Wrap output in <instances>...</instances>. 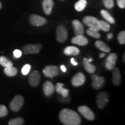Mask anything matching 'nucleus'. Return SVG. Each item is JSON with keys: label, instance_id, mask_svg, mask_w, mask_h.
Listing matches in <instances>:
<instances>
[{"label": "nucleus", "instance_id": "obj_1", "mask_svg": "<svg viewBox=\"0 0 125 125\" xmlns=\"http://www.w3.org/2000/svg\"><path fill=\"white\" fill-rule=\"evenodd\" d=\"M59 119L63 125H79L81 124V118L75 111L68 108L62 109L59 114Z\"/></svg>", "mask_w": 125, "mask_h": 125}, {"label": "nucleus", "instance_id": "obj_2", "mask_svg": "<svg viewBox=\"0 0 125 125\" xmlns=\"http://www.w3.org/2000/svg\"><path fill=\"white\" fill-rule=\"evenodd\" d=\"M24 98L21 95H16L9 104V107L12 111L18 112L24 104Z\"/></svg>", "mask_w": 125, "mask_h": 125}, {"label": "nucleus", "instance_id": "obj_3", "mask_svg": "<svg viewBox=\"0 0 125 125\" xmlns=\"http://www.w3.org/2000/svg\"><path fill=\"white\" fill-rule=\"evenodd\" d=\"M97 105L98 108L103 109L109 101V95L107 92H101L98 94L96 98Z\"/></svg>", "mask_w": 125, "mask_h": 125}, {"label": "nucleus", "instance_id": "obj_4", "mask_svg": "<svg viewBox=\"0 0 125 125\" xmlns=\"http://www.w3.org/2000/svg\"><path fill=\"white\" fill-rule=\"evenodd\" d=\"M42 46L40 43L37 44H29L23 47L22 50L24 54H37L40 52Z\"/></svg>", "mask_w": 125, "mask_h": 125}, {"label": "nucleus", "instance_id": "obj_5", "mask_svg": "<svg viewBox=\"0 0 125 125\" xmlns=\"http://www.w3.org/2000/svg\"><path fill=\"white\" fill-rule=\"evenodd\" d=\"M98 19L96 18L90 16H87L83 19V22L86 26L89 27L90 29L99 31L100 30L98 26Z\"/></svg>", "mask_w": 125, "mask_h": 125}, {"label": "nucleus", "instance_id": "obj_6", "mask_svg": "<svg viewBox=\"0 0 125 125\" xmlns=\"http://www.w3.org/2000/svg\"><path fill=\"white\" fill-rule=\"evenodd\" d=\"M78 111L84 118L89 120V121H93L94 119L95 115L93 112L86 105L79 106L78 108Z\"/></svg>", "mask_w": 125, "mask_h": 125}, {"label": "nucleus", "instance_id": "obj_7", "mask_svg": "<svg viewBox=\"0 0 125 125\" xmlns=\"http://www.w3.org/2000/svg\"><path fill=\"white\" fill-rule=\"evenodd\" d=\"M56 37L59 42L62 43L67 40L68 37V32L64 26L60 25L56 29Z\"/></svg>", "mask_w": 125, "mask_h": 125}, {"label": "nucleus", "instance_id": "obj_8", "mask_svg": "<svg viewBox=\"0 0 125 125\" xmlns=\"http://www.w3.org/2000/svg\"><path fill=\"white\" fill-rule=\"evenodd\" d=\"M43 74L46 77L52 78L58 75L59 70L55 65H47L43 70Z\"/></svg>", "mask_w": 125, "mask_h": 125}, {"label": "nucleus", "instance_id": "obj_9", "mask_svg": "<svg viewBox=\"0 0 125 125\" xmlns=\"http://www.w3.org/2000/svg\"><path fill=\"white\" fill-rule=\"evenodd\" d=\"M30 22L32 26L38 27V26H43L46 24L47 20L46 19L40 15L33 14L30 17Z\"/></svg>", "mask_w": 125, "mask_h": 125}, {"label": "nucleus", "instance_id": "obj_10", "mask_svg": "<svg viewBox=\"0 0 125 125\" xmlns=\"http://www.w3.org/2000/svg\"><path fill=\"white\" fill-rule=\"evenodd\" d=\"M92 87L94 89L98 90L101 89L105 83V78L103 76H100L97 75H92Z\"/></svg>", "mask_w": 125, "mask_h": 125}, {"label": "nucleus", "instance_id": "obj_11", "mask_svg": "<svg viewBox=\"0 0 125 125\" xmlns=\"http://www.w3.org/2000/svg\"><path fill=\"white\" fill-rule=\"evenodd\" d=\"M85 76L82 73H78L73 76L71 79V83L75 87L82 86L85 82Z\"/></svg>", "mask_w": 125, "mask_h": 125}, {"label": "nucleus", "instance_id": "obj_12", "mask_svg": "<svg viewBox=\"0 0 125 125\" xmlns=\"http://www.w3.org/2000/svg\"><path fill=\"white\" fill-rule=\"evenodd\" d=\"M41 80V74L38 71H34L29 76V82L32 87H37L39 85Z\"/></svg>", "mask_w": 125, "mask_h": 125}, {"label": "nucleus", "instance_id": "obj_13", "mask_svg": "<svg viewBox=\"0 0 125 125\" xmlns=\"http://www.w3.org/2000/svg\"><path fill=\"white\" fill-rule=\"evenodd\" d=\"M117 58H118V56L115 53H112L108 56L105 62V67L107 70H112L115 67Z\"/></svg>", "mask_w": 125, "mask_h": 125}, {"label": "nucleus", "instance_id": "obj_14", "mask_svg": "<svg viewBox=\"0 0 125 125\" xmlns=\"http://www.w3.org/2000/svg\"><path fill=\"white\" fill-rule=\"evenodd\" d=\"M55 90V87L51 81H45L43 85V92L46 96H50L53 94Z\"/></svg>", "mask_w": 125, "mask_h": 125}, {"label": "nucleus", "instance_id": "obj_15", "mask_svg": "<svg viewBox=\"0 0 125 125\" xmlns=\"http://www.w3.org/2000/svg\"><path fill=\"white\" fill-rule=\"evenodd\" d=\"M72 25H73V29H74L75 34L76 35H83L84 32H85L84 27L80 21L75 19L72 21Z\"/></svg>", "mask_w": 125, "mask_h": 125}, {"label": "nucleus", "instance_id": "obj_16", "mask_svg": "<svg viewBox=\"0 0 125 125\" xmlns=\"http://www.w3.org/2000/svg\"><path fill=\"white\" fill-rule=\"evenodd\" d=\"M71 42L79 46H85L88 43V40L83 35H76L72 38Z\"/></svg>", "mask_w": 125, "mask_h": 125}, {"label": "nucleus", "instance_id": "obj_17", "mask_svg": "<svg viewBox=\"0 0 125 125\" xmlns=\"http://www.w3.org/2000/svg\"><path fill=\"white\" fill-rule=\"evenodd\" d=\"M112 70V83L115 86H119L121 82V75L120 70L116 67H114Z\"/></svg>", "mask_w": 125, "mask_h": 125}, {"label": "nucleus", "instance_id": "obj_18", "mask_svg": "<svg viewBox=\"0 0 125 125\" xmlns=\"http://www.w3.org/2000/svg\"><path fill=\"white\" fill-rule=\"evenodd\" d=\"M54 2L52 0H43L42 2V7L43 11L47 15H49L51 13Z\"/></svg>", "mask_w": 125, "mask_h": 125}, {"label": "nucleus", "instance_id": "obj_19", "mask_svg": "<svg viewBox=\"0 0 125 125\" xmlns=\"http://www.w3.org/2000/svg\"><path fill=\"white\" fill-rule=\"evenodd\" d=\"M64 84L62 83H57L56 85L55 89L56 91L59 94H61L62 97L67 98L68 96L69 90L67 89H64L63 87Z\"/></svg>", "mask_w": 125, "mask_h": 125}, {"label": "nucleus", "instance_id": "obj_20", "mask_svg": "<svg viewBox=\"0 0 125 125\" xmlns=\"http://www.w3.org/2000/svg\"><path fill=\"white\" fill-rule=\"evenodd\" d=\"M80 53V51L75 46H70L65 48L64 50V53L67 56H77Z\"/></svg>", "mask_w": 125, "mask_h": 125}, {"label": "nucleus", "instance_id": "obj_21", "mask_svg": "<svg viewBox=\"0 0 125 125\" xmlns=\"http://www.w3.org/2000/svg\"><path fill=\"white\" fill-rule=\"evenodd\" d=\"M83 64L85 70L87 73L93 74L96 71V67L94 65H92L90 64V62L88 61V59L84 58L83 61Z\"/></svg>", "mask_w": 125, "mask_h": 125}, {"label": "nucleus", "instance_id": "obj_22", "mask_svg": "<svg viewBox=\"0 0 125 125\" xmlns=\"http://www.w3.org/2000/svg\"><path fill=\"white\" fill-rule=\"evenodd\" d=\"M95 46L98 49L100 50L102 52H104L105 53H109L111 51L109 47L105 43L101 41H96V42H95Z\"/></svg>", "mask_w": 125, "mask_h": 125}, {"label": "nucleus", "instance_id": "obj_23", "mask_svg": "<svg viewBox=\"0 0 125 125\" xmlns=\"http://www.w3.org/2000/svg\"><path fill=\"white\" fill-rule=\"evenodd\" d=\"M100 13L103 18L106 20V21L110 24H114L115 23V20L114 18L110 15V13L107 10L103 9L101 10Z\"/></svg>", "mask_w": 125, "mask_h": 125}, {"label": "nucleus", "instance_id": "obj_24", "mask_svg": "<svg viewBox=\"0 0 125 125\" xmlns=\"http://www.w3.org/2000/svg\"><path fill=\"white\" fill-rule=\"evenodd\" d=\"M4 73L6 75L8 76H14L18 74V69L16 67H13V66L9 67H5L4 68Z\"/></svg>", "mask_w": 125, "mask_h": 125}, {"label": "nucleus", "instance_id": "obj_25", "mask_svg": "<svg viewBox=\"0 0 125 125\" xmlns=\"http://www.w3.org/2000/svg\"><path fill=\"white\" fill-rule=\"evenodd\" d=\"M87 5L86 0H79L75 4V8L77 11L81 12L85 8Z\"/></svg>", "mask_w": 125, "mask_h": 125}, {"label": "nucleus", "instance_id": "obj_26", "mask_svg": "<svg viewBox=\"0 0 125 125\" xmlns=\"http://www.w3.org/2000/svg\"><path fill=\"white\" fill-rule=\"evenodd\" d=\"M98 26L100 30L107 32L110 30V26L109 23L104 20H98Z\"/></svg>", "mask_w": 125, "mask_h": 125}, {"label": "nucleus", "instance_id": "obj_27", "mask_svg": "<svg viewBox=\"0 0 125 125\" xmlns=\"http://www.w3.org/2000/svg\"><path fill=\"white\" fill-rule=\"evenodd\" d=\"M0 64L5 68V67L13 66V62L9 60L7 57L2 56L0 57Z\"/></svg>", "mask_w": 125, "mask_h": 125}, {"label": "nucleus", "instance_id": "obj_28", "mask_svg": "<svg viewBox=\"0 0 125 125\" xmlns=\"http://www.w3.org/2000/svg\"><path fill=\"white\" fill-rule=\"evenodd\" d=\"M24 120L21 117L13 118L9 121L8 124L9 125H22L24 124Z\"/></svg>", "mask_w": 125, "mask_h": 125}, {"label": "nucleus", "instance_id": "obj_29", "mask_svg": "<svg viewBox=\"0 0 125 125\" xmlns=\"http://www.w3.org/2000/svg\"><path fill=\"white\" fill-rule=\"evenodd\" d=\"M86 33L87 35L90 36V37L96 39H99L101 37L100 34V32L98 31L93 29H90V28L87 30Z\"/></svg>", "mask_w": 125, "mask_h": 125}, {"label": "nucleus", "instance_id": "obj_30", "mask_svg": "<svg viewBox=\"0 0 125 125\" xmlns=\"http://www.w3.org/2000/svg\"><path fill=\"white\" fill-rule=\"evenodd\" d=\"M118 41L120 44L124 45L125 43V31H122L118 35Z\"/></svg>", "mask_w": 125, "mask_h": 125}, {"label": "nucleus", "instance_id": "obj_31", "mask_svg": "<svg viewBox=\"0 0 125 125\" xmlns=\"http://www.w3.org/2000/svg\"><path fill=\"white\" fill-rule=\"evenodd\" d=\"M8 109L4 105H0V118L5 117L8 115Z\"/></svg>", "mask_w": 125, "mask_h": 125}, {"label": "nucleus", "instance_id": "obj_32", "mask_svg": "<svg viewBox=\"0 0 125 125\" xmlns=\"http://www.w3.org/2000/svg\"><path fill=\"white\" fill-rule=\"evenodd\" d=\"M104 6L108 9H111L114 6V0H103Z\"/></svg>", "mask_w": 125, "mask_h": 125}, {"label": "nucleus", "instance_id": "obj_33", "mask_svg": "<svg viewBox=\"0 0 125 125\" xmlns=\"http://www.w3.org/2000/svg\"><path fill=\"white\" fill-rule=\"evenodd\" d=\"M31 65L27 64H25L24 66L21 68V73L24 75H26L29 73L30 71L31 70Z\"/></svg>", "mask_w": 125, "mask_h": 125}, {"label": "nucleus", "instance_id": "obj_34", "mask_svg": "<svg viewBox=\"0 0 125 125\" xmlns=\"http://www.w3.org/2000/svg\"><path fill=\"white\" fill-rule=\"evenodd\" d=\"M21 55H22V52H21V51L19 49H16L13 51V56L15 58H20L21 57Z\"/></svg>", "mask_w": 125, "mask_h": 125}, {"label": "nucleus", "instance_id": "obj_35", "mask_svg": "<svg viewBox=\"0 0 125 125\" xmlns=\"http://www.w3.org/2000/svg\"><path fill=\"white\" fill-rule=\"evenodd\" d=\"M117 4L119 8L124 9L125 8V0H117Z\"/></svg>", "mask_w": 125, "mask_h": 125}, {"label": "nucleus", "instance_id": "obj_36", "mask_svg": "<svg viewBox=\"0 0 125 125\" xmlns=\"http://www.w3.org/2000/svg\"><path fill=\"white\" fill-rule=\"evenodd\" d=\"M70 61H71V63L73 65H78V62H75V60L74 58H71V60H70Z\"/></svg>", "mask_w": 125, "mask_h": 125}, {"label": "nucleus", "instance_id": "obj_37", "mask_svg": "<svg viewBox=\"0 0 125 125\" xmlns=\"http://www.w3.org/2000/svg\"><path fill=\"white\" fill-rule=\"evenodd\" d=\"M60 68H61V70H62V71L63 72V73H65V72H66V71H67L66 68H65V67L64 65H61Z\"/></svg>", "mask_w": 125, "mask_h": 125}, {"label": "nucleus", "instance_id": "obj_38", "mask_svg": "<svg viewBox=\"0 0 125 125\" xmlns=\"http://www.w3.org/2000/svg\"><path fill=\"white\" fill-rule=\"evenodd\" d=\"M113 37V34L112 33H109L107 35V39L108 40H111V39Z\"/></svg>", "mask_w": 125, "mask_h": 125}, {"label": "nucleus", "instance_id": "obj_39", "mask_svg": "<svg viewBox=\"0 0 125 125\" xmlns=\"http://www.w3.org/2000/svg\"><path fill=\"white\" fill-rule=\"evenodd\" d=\"M105 53H100L99 57L100 58H103V57H105Z\"/></svg>", "mask_w": 125, "mask_h": 125}, {"label": "nucleus", "instance_id": "obj_40", "mask_svg": "<svg viewBox=\"0 0 125 125\" xmlns=\"http://www.w3.org/2000/svg\"><path fill=\"white\" fill-rule=\"evenodd\" d=\"M125 54L124 53V54H123V62H125Z\"/></svg>", "mask_w": 125, "mask_h": 125}, {"label": "nucleus", "instance_id": "obj_41", "mask_svg": "<svg viewBox=\"0 0 125 125\" xmlns=\"http://www.w3.org/2000/svg\"><path fill=\"white\" fill-rule=\"evenodd\" d=\"M92 60H93V59H92V58H90V59H88V61H89V62H91Z\"/></svg>", "mask_w": 125, "mask_h": 125}, {"label": "nucleus", "instance_id": "obj_42", "mask_svg": "<svg viewBox=\"0 0 125 125\" xmlns=\"http://www.w3.org/2000/svg\"><path fill=\"white\" fill-rule=\"evenodd\" d=\"M1 8H2V4H1V2H0V9H1Z\"/></svg>", "mask_w": 125, "mask_h": 125}]
</instances>
